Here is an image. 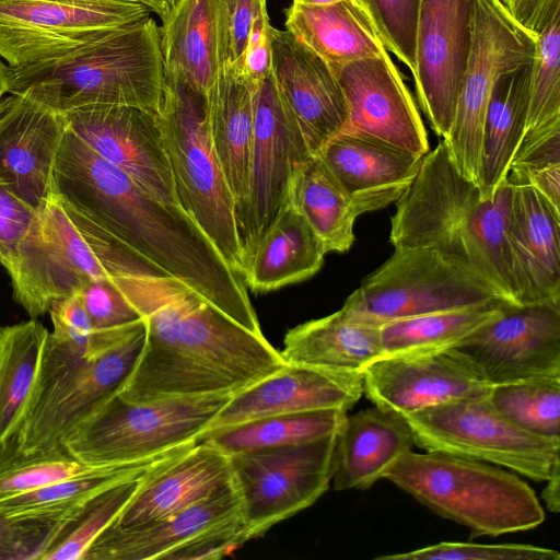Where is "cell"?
Instances as JSON below:
<instances>
[{"label":"cell","instance_id":"obj_1","mask_svg":"<svg viewBox=\"0 0 560 560\" xmlns=\"http://www.w3.org/2000/svg\"><path fill=\"white\" fill-rule=\"evenodd\" d=\"M144 322L137 362L116 392L130 402L234 395L285 365L254 334L173 277L112 280Z\"/></svg>","mask_w":560,"mask_h":560},{"label":"cell","instance_id":"obj_2","mask_svg":"<svg viewBox=\"0 0 560 560\" xmlns=\"http://www.w3.org/2000/svg\"><path fill=\"white\" fill-rule=\"evenodd\" d=\"M52 192L231 319L262 334L243 277L194 219L179 205L144 190L67 126L55 162Z\"/></svg>","mask_w":560,"mask_h":560},{"label":"cell","instance_id":"obj_3","mask_svg":"<svg viewBox=\"0 0 560 560\" xmlns=\"http://www.w3.org/2000/svg\"><path fill=\"white\" fill-rule=\"evenodd\" d=\"M511 196L506 178L492 197H485L457 170L441 140L423 156L413 182L396 201L389 242L394 247L436 250L517 305L506 236Z\"/></svg>","mask_w":560,"mask_h":560},{"label":"cell","instance_id":"obj_4","mask_svg":"<svg viewBox=\"0 0 560 560\" xmlns=\"http://www.w3.org/2000/svg\"><path fill=\"white\" fill-rule=\"evenodd\" d=\"M165 89L160 26L150 16L62 57L8 66V94L30 91L60 114L91 105L129 106L158 114Z\"/></svg>","mask_w":560,"mask_h":560},{"label":"cell","instance_id":"obj_5","mask_svg":"<svg viewBox=\"0 0 560 560\" xmlns=\"http://www.w3.org/2000/svg\"><path fill=\"white\" fill-rule=\"evenodd\" d=\"M8 272L15 301L31 318L93 280L168 276L54 192L36 212Z\"/></svg>","mask_w":560,"mask_h":560},{"label":"cell","instance_id":"obj_6","mask_svg":"<svg viewBox=\"0 0 560 560\" xmlns=\"http://www.w3.org/2000/svg\"><path fill=\"white\" fill-rule=\"evenodd\" d=\"M435 514L498 537L533 529L545 511L530 486L500 466L439 452L400 456L384 477Z\"/></svg>","mask_w":560,"mask_h":560},{"label":"cell","instance_id":"obj_7","mask_svg":"<svg viewBox=\"0 0 560 560\" xmlns=\"http://www.w3.org/2000/svg\"><path fill=\"white\" fill-rule=\"evenodd\" d=\"M144 322L93 357H81L49 332L23 422L11 441L23 453L63 447L65 436L132 371L144 341Z\"/></svg>","mask_w":560,"mask_h":560},{"label":"cell","instance_id":"obj_8","mask_svg":"<svg viewBox=\"0 0 560 560\" xmlns=\"http://www.w3.org/2000/svg\"><path fill=\"white\" fill-rule=\"evenodd\" d=\"M158 119L179 206L210 238L228 265L242 276L234 199L210 143L207 96L180 80L166 77Z\"/></svg>","mask_w":560,"mask_h":560},{"label":"cell","instance_id":"obj_9","mask_svg":"<svg viewBox=\"0 0 560 560\" xmlns=\"http://www.w3.org/2000/svg\"><path fill=\"white\" fill-rule=\"evenodd\" d=\"M231 396L130 402L115 392L65 436L62 446L92 467L150 458L201 441Z\"/></svg>","mask_w":560,"mask_h":560},{"label":"cell","instance_id":"obj_10","mask_svg":"<svg viewBox=\"0 0 560 560\" xmlns=\"http://www.w3.org/2000/svg\"><path fill=\"white\" fill-rule=\"evenodd\" d=\"M394 248L340 308L353 322L380 327L430 313L509 303L483 278L436 250Z\"/></svg>","mask_w":560,"mask_h":560},{"label":"cell","instance_id":"obj_11","mask_svg":"<svg viewBox=\"0 0 560 560\" xmlns=\"http://www.w3.org/2000/svg\"><path fill=\"white\" fill-rule=\"evenodd\" d=\"M416 446L486 462L545 481L560 462V440L532 434L500 415L488 397L466 398L401 415Z\"/></svg>","mask_w":560,"mask_h":560},{"label":"cell","instance_id":"obj_12","mask_svg":"<svg viewBox=\"0 0 560 560\" xmlns=\"http://www.w3.org/2000/svg\"><path fill=\"white\" fill-rule=\"evenodd\" d=\"M536 38L513 20L499 0H476L469 56L454 117L442 138L457 170L476 185L492 88L501 74L534 61Z\"/></svg>","mask_w":560,"mask_h":560},{"label":"cell","instance_id":"obj_13","mask_svg":"<svg viewBox=\"0 0 560 560\" xmlns=\"http://www.w3.org/2000/svg\"><path fill=\"white\" fill-rule=\"evenodd\" d=\"M150 13L138 0H0V57L9 67L52 60Z\"/></svg>","mask_w":560,"mask_h":560},{"label":"cell","instance_id":"obj_14","mask_svg":"<svg viewBox=\"0 0 560 560\" xmlns=\"http://www.w3.org/2000/svg\"><path fill=\"white\" fill-rule=\"evenodd\" d=\"M312 156L270 71L254 88L248 192L235 212L243 270L258 241L291 205L294 173Z\"/></svg>","mask_w":560,"mask_h":560},{"label":"cell","instance_id":"obj_15","mask_svg":"<svg viewBox=\"0 0 560 560\" xmlns=\"http://www.w3.org/2000/svg\"><path fill=\"white\" fill-rule=\"evenodd\" d=\"M248 541L233 478L206 499L142 529L107 527L83 560L220 559Z\"/></svg>","mask_w":560,"mask_h":560},{"label":"cell","instance_id":"obj_16","mask_svg":"<svg viewBox=\"0 0 560 560\" xmlns=\"http://www.w3.org/2000/svg\"><path fill=\"white\" fill-rule=\"evenodd\" d=\"M336 435L230 456L248 540L310 508L328 490Z\"/></svg>","mask_w":560,"mask_h":560},{"label":"cell","instance_id":"obj_17","mask_svg":"<svg viewBox=\"0 0 560 560\" xmlns=\"http://www.w3.org/2000/svg\"><path fill=\"white\" fill-rule=\"evenodd\" d=\"M476 0H420L416 28V94L432 130L452 124L472 40Z\"/></svg>","mask_w":560,"mask_h":560},{"label":"cell","instance_id":"obj_18","mask_svg":"<svg viewBox=\"0 0 560 560\" xmlns=\"http://www.w3.org/2000/svg\"><path fill=\"white\" fill-rule=\"evenodd\" d=\"M455 348L491 385L560 375V303L506 304Z\"/></svg>","mask_w":560,"mask_h":560},{"label":"cell","instance_id":"obj_19","mask_svg":"<svg viewBox=\"0 0 560 560\" xmlns=\"http://www.w3.org/2000/svg\"><path fill=\"white\" fill-rule=\"evenodd\" d=\"M330 68L348 107L339 135L381 141L421 156L430 151L417 104L388 52Z\"/></svg>","mask_w":560,"mask_h":560},{"label":"cell","instance_id":"obj_20","mask_svg":"<svg viewBox=\"0 0 560 560\" xmlns=\"http://www.w3.org/2000/svg\"><path fill=\"white\" fill-rule=\"evenodd\" d=\"M66 126L144 190L179 205L158 114L136 107L91 105L62 114Z\"/></svg>","mask_w":560,"mask_h":560},{"label":"cell","instance_id":"obj_21","mask_svg":"<svg viewBox=\"0 0 560 560\" xmlns=\"http://www.w3.org/2000/svg\"><path fill=\"white\" fill-rule=\"evenodd\" d=\"M362 376L363 394L373 405L399 415L486 397L492 386L456 348L383 357L365 368Z\"/></svg>","mask_w":560,"mask_h":560},{"label":"cell","instance_id":"obj_22","mask_svg":"<svg viewBox=\"0 0 560 560\" xmlns=\"http://www.w3.org/2000/svg\"><path fill=\"white\" fill-rule=\"evenodd\" d=\"M66 129L62 114L30 91L0 106V183L36 212L52 194L54 167Z\"/></svg>","mask_w":560,"mask_h":560},{"label":"cell","instance_id":"obj_23","mask_svg":"<svg viewBox=\"0 0 560 560\" xmlns=\"http://www.w3.org/2000/svg\"><path fill=\"white\" fill-rule=\"evenodd\" d=\"M362 395V373L285 363L280 370L231 396L206 434L279 415L326 409L348 411Z\"/></svg>","mask_w":560,"mask_h":560},{"label":"cell","instance_id":"obj_24","mask_svg":"<svg viewBox=\"0 0 560 560\" xmlns=\"http://www.w3.org/2000/svg\"><path fill=\"white\" fill-rule=\"evenodd\" d=\"M271 71L313 156L348 120L343 92L330 66L287 30H271Z\"/></svg>","mask_w":560,"mask_h":560},{"label":"cell","instance_id":"obj_25","mask_svg":"<svg viewBox=\"0 0 560 560\" xmlns=\"http://www.w3.org/2000/svg\"><path fill=\"white\" fill-rule=\"evenodd\" d=\"M511 184L506 236L516 303H560V212L532 186Z\"/></svg>","mask_w":560,"mask_h":560},{"label":"cell","instance_id":"obj_26","mask_svg":"<svg viewBox=\"0 0 560 560\" xmlns=\"http://www.w3.org/2000/svg\"><path fill=\"white\" fill-rule=\"evenodd\" d=\"M231 479L230 456L201 440L150 474L108 527L120 532L145 528L206 499Z\"/></svg>","mask_w":560,"mask_h":560},{"label":"cell","instance_id":"obj_27","mask_svg":"<svg viewBox=\"0 0 560 560\" xmlns=\"http://www.w3.org/2000/svg\"><path fill=\"white\" fill-rule=\"evenodd\" d=\"M358 215L396 202L417 176L423 156L348 135L328 141L317 155Z\"/></svg>","mask_w":560,"mask_h":560},{"label":"cell","instance_id":"obj_28","mask_svg":"<svg viewBox=\"0 0 560 560\" xmlns=\"http://www.w3.org/2000/svg\"><path fill=\"white\" fill-rule=\"evenodd\" d=\"M416 446L401 415L373 406L346 419L336 435L331 483L337 491L366 490Z\"/></svg>","mask_w":560,"mask_h":560},{"label":"cell","instance_id":"obj_29","mask_svg":"<svg viewBox=\"0 0 560 560\" xmlns=\"http://www.w3.org/2000/svg\"><path fill=\"white\" fill-rule=\"evenodd\" d=\"M254 88L238 72L221 68L207 94L209 139L234 199L244 205L254 137Z\"/></svg>","mask_w":560,"mask_h":560},{"label":"cell","instance_id":"obj_30","mask_svg":"<svg viewBox=\"0 0 560 560\" xmlns=\"http://www.w3.org/2000/svg\"><path fill=\"white\" fill-rule=\"evenodd\" d=\"M221 0H177L161 20L165 75L207 96L221 70Z\"/></svg>","mask_w":560,"mask_h":560},{"label":"cell","instance_id":"obj_31","mask_svg":"<svg viewBox=\"0 0 560 560\" xmlns=\"http://www.w3.org/2000/svg\"><path fill=\"white\" fill-rule=\"evenodd\" d=\"M284 14L285 30L329 66L388 52L370 14L358 0L326 5L292 1Z\"/></svg>","mask_w":560,"mask_h":560},{"label":"cell","instance_id":"obj_32","mask_svg":"<svg viewBox=\"0 0 560 560\" xmlns=\"http://www.w3.org/2000/svg\"><path fill=\"white\" fill-rule=\"evenodd\" d=\"M279 352L287 363L351 373L382 357L378 327L355 323L341 310L291 328Z\"/></svg>","mask_w":560,"mask_h":560},{"label":"cell","instance_id":"obj_33","mask_svg":"<svg viewBox=\"0 0 560 560\" xmlns=\"http://www.w3.org/2000/svg\"><path fill=\"white\" fill-rule=\"evenodd\" d=\"M327 254L322 241L290 205L258 241L243 279L254 292H268L314 276Z\"/></svg>","mask_w":560,"mask_h":560},{"label":"cell","instance_id":"obj_34","mask_svg":"<svg viewBox=\"0 0 560 560\" xmlns=\"http://www.w3.org/2000/svg\"><path fill=\"white\" fill-rule=\"evenodd\" d=\"M532 63L501 74L490 93L478 182L485 197H492L506 180L513 155L525 135Z\"/></svg>","mask_w":560,"mask_h":560},{"label":"cell","instance_id":"obj_35","mask_svg":"<svg viewBox=\"0 0 560 560\" xmlns=\"http://www.w3.org/2000/svg\"><path fill=\"white\" fill-rule=\"evenodd\" d=\"M48 335L36 318L0 326V450L23 422Z\"/></svg>","mask_w":560,"mask_h":560},{"label":"cell","instance_id":"obj_36","mask_svg":"<svg viewBox=\"0 0 560 560\" xmlns=\"http://www.w3.org/2000/svg\"><path fill=\"white\" fill-rule=\"evenodd\" d=\"M290 200L327 253H346L352 247L354 222L359 215L318 156L310 158L296 168Z\"/></svg>","mask_w":560,"mask_h":560},{"label":"cell","instance_id":"obj_37","mask_svg":"<svg viewBox=\"0 0 560 560\" xmlns=\"http://www.w3.org/2000/svg\"><path fill=\"white\" fill-rule=\"evenodd\" d=\"M510 303H492L424 314L378 327L382 357L430 353L457 347L497 318Z\"/></svg>","mask_w":560,"mask_h":560},{"label":"cell","instance_id":"obj_38","mask_svg":"<svg viewBox=\"0 0 560 560\" xmlns=\"http://www.w3.org/2000/svg\"><path fill=\"white\" fill-rule=\"evenodd\" d=\"M192 445L176 447L138 462L93 467L83 474L2 500L0 501V513L7 515H39L72 511L107 488L144 475L184 453Z\"/></svg>","mask_w":560,"mask_h":560},{"label":"cell","instance_id":"obj_39","mask_svg":"<svg viewBox=\"0 0 560 560\" xmlns=\"http://www.w3.org/2000/svg\"><path fill=\"white\" fill-rule=\"evenodd\" d=\"M346 416L347 411L340 409L272 416L208 433L202 440L233 456L337 434Z\"/></svg>","mask_w":560,"mask_h":560},{"label":"cell","instance_id":"obj_40","mask_svg":"<svg viewBox=\"0 0 560 560\" xmlns=\"http://www.w3.org/2000/svg\"><path fill=\"white\" fill-rule=\"evenodd\" d=\"M175 457L144 475L107 488L72 511L54 533L38 560H83L92 542L115 522L147 477Z\"/></svg>","mask_w":560,"mask_h":560},{"label":"cell","instance_id":"obj_41","mask_svg":"<svg viewBox=\"0 0 560 560\" xmlns=\"http://www.w3.org/2000/svg\"><path fill=\"white\" fill-rule=\"evenodd\" d=\"M487 397L500 415L523 430L560 440V375L494 384Z\"/></svg>","mask_w":560,"mask_h":560},{"label":"cell","instance_id":"obj_42","mask_svg":"<svg viewBox=\"0 0 560 560\" xmlns=\"http://www.w3.org/2000/svg\"><path fill=\"white\" fill-rule=\"evenodd\" d=\"M93 468L72 456L65 447L23 453L12 442L0 450V501Z\"/></svg>","mask_w":560,"mask_h":560},{"label":"cell","instance_id":"obj_43","mask_svg":"<svg viewBox=\"0 0 560 560\" xmlns=\"http://www.w3.org/2000/svg\"><path fill=\"white\" fill-rule=\"evenodd\" d=\"M560 124V14L536 38L526 132Z\"/></svg>","mask_w":560,"mask_h":560},{"label":"cell","instance_id":"obj_44","mask_svg":"<svg viewBox=\"0 0 560 560\" xmlns=\"http://www.w3.org/2000/svg\"><path fill=\"white\" fill-rule=\"evenodd\" d=\"M48 313L54 325L50 335L81 357L96 355L138 328L115 332H95L79 294L55 301Z\"/></svg>","mask_w":560,"mask_h":560},{"label":"cell","instance_id":"obj_45","mask_svg":"<svg viewBox=\"0 0 560 560\" xmlns=\"http://www.w3.org/2000/svg\"><path fill=\"white\" fill-rule=\"evenodd\" d=\"M370 14L386 49L416 73V28L420 0H358Z\"/></svg>","mask_w":560,"mask_h":560},{"label":"cell","instance_id":"obj_46","mask_svg":"<svg viewBox=\"0 0 560 560\" xmlns=\"http://www.w3.org/2000/svg\"><path fill=\"white\" fill-rule=\"evenodd\" d=\"M377 560H559L560 553L550 548L525 544L485 545L441 541L412 551L383 555Z\"/></svg>","mask_w":560,"mask_h":560},{"label":"cell","instance_id":"obj_47","mask_svg":"<svg viewBox=\"0 0 560 560\" xmlns=\"http://www.w3.org/2000/svg\"><path fill=\"white\" fill-rule=\"evenodd\" d=\"M72 511L39 515L0 513V560H38L54 533Z\"/></svg>","mask_w":560,"mask_h":560},{"label":"cell","instance_id":"obj_48","mask_svg":"<svg viewBox=\"0 0 560 560\" xmlns=\"http://www.w3.org/2000/svg\"><path fill=\"white\" fill-rule=\"evenodd\" d=\"M78 294L95 332L125 330L142 320L137 310L112 280H93Z\"/></svg>","mask_w":560,"mask_h":560},{"label":"cell","instance_id":"obj_49","mask_svg":"<svg viewBox=\"0 0 560 560\" xmlns=\"http://www.w3.org/2000/svg\"><path fill=\"white\" fill-rule=\"evenodd\" d=\"M266 3L267 0H221V68L240 69L255 15Z\"/></svg>","mask_w":560,"mask_h":560},{"label":"cell","instance_id":"obj_50","mask_svg":"<svg viewBox=\"0 0 560 560\" xmlns=\"http://www.w3.org/2000/svg\"><path fill=\"white\" fill-rule=\"evenodd\" d=\"M36 211L0 183V262L11 267L16 248L35 218Z\"/></svg>","mask_w":560,"mask_h":560},{"label":"cell","instance_id":"obj_51","mask_svg":"<svg viewBox=\"0 0 560 560\" xmlns=\"http://www.w3.org/2000/svg\"><path fill=\"white\" fill-rule=\"evenodd\" d=\"M271 30L267 4H264L255 15L247 46L236 71L253 84H257L271 71Z\"/></svg>","mask_w":560,"mask_h":560},{"label":"cell","instance_id":"obj_52","mask_svg":"<svg viewBox=\"0 0 560 560\" xmlns=\"http://www.w3.org/2000/svg\"><path fill=\"white\" fill-rule=\"evenodd\" d=\"M513 20L534 35L560 14V0H499Z\"/></svg>","mask_w":560,"mask_h":560},{"label":"cell","instance_id":"obj_53","mask_svg":"<svg viewBox=\"0 0 560 560\" xmlns=\"http://www.w3.org/2000/svg\"><path fill=\"white\" fill-rule=\"evenodd\" d=\"M508 179L513 184L532 186L556 211L560 212V162L522 171H510Z\"/></svg>","mask_w":560,"mask_h":560},{"label":"cell","instance_id":"obj_54","mask_svg":"<svg viewBox=\"0 0 560 560\" xmlns=\"http://www.w3.org/2000/svg\"><path fill=\"white\" fill-rule=\"evenodd\" d=\"M545 481L546 486L541 492V499L550 512L558 513L560 510V462L555 464Z\"/></svg>","mask_w":560,"mask_h":560},{"label":"cell","instance_id":"obj_55","mask_svg":"<svg viewBox=\"0 0 560 560\" xmlns=\"http://www.w3.org/2000/svg\"><path fill=\"white\" fill-rule=\"evenodd\" d=\"M161 20L173 9L177 0H138Z\"/></svg>","mask_w":560,"mask_h":560},{"label":"cell","instance_id":"obj_56","mask_svg":"<svg viewBox=\"0 0 560 560\" xmlns=\"http://www.w3.org/2000/svg\"><path fill=\"white\" fill-rule=\"evenodd\" d=\"M5 94H8V66L0 61V106Z\"/></svg>","mask_w":560,"mask_h":560},{"label":"cell","instance_id":"obj_57","mask_svg":"<svg viewBox=\"0 0 560 560\" xmlns=\"http://www.w3.org/2000/svg\"><path fill=\"white\" fill-rule=\"evenodd\" d=\"M343 0H293V2L302 3V4H308V5H326L336 3Z\"/></svg>","mask_w":560,"mask_h":560}]
</instances>
